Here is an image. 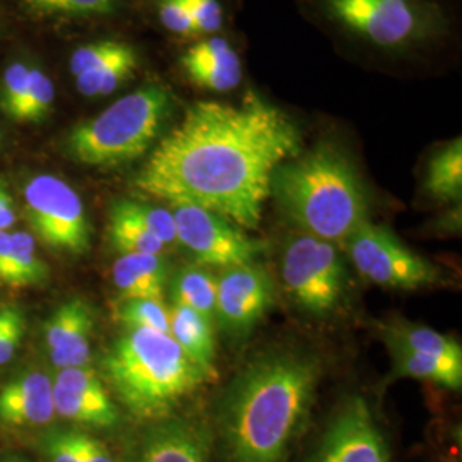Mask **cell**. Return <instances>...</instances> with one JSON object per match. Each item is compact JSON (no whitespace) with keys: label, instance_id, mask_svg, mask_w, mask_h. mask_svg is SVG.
Masks as SVG:
<instances>
[{"label":"cell","instance_id":"2","mask_svg":"<svg viewBox=\"0 0 462 462\" xmlns=\"http://www.w3.org/2000/svg\"><path fill=\"white\" fill-rule=\"evenodd\" d=\"M322 377L301 349L259 355L231 380L216 413L221 462H284L310 416Z\"/></svg>","mask_w":462,"mask_h":462},{"label":"cell","instance_id":"16","mask_svg":"<svg viewBox=\"0 0 462 462\" xmlns=\"http://www.w3.org/2000/svg\"><path fill=\"white\" fill-rule=\"evenodd\" d=\"M53 416V383L42 372L24 374L0 391V423L4 425H45Z\"/></svg>","mask_w":462,"mask_h":462},{"label":"cell","instance_id":"33","mask_svg":"<svg viewBox=\"0 0 462 462\" xmlns=\"http://www.w3.org/2000/svg\"><path fill=\"white\" fill-rule=\"evenodd\" d=\"M23 334V314L17 309H0V365L9 364L14 358Z\"/></svg>","mask_w":462,"mask_h":462},{"label":"cell","instance_id":"9","mask_svg":"<svg viewBox=\"0 0 462 462\" xmlns=\"http://www.w3.org/2000/svg\"><path fill=\"white\" fill-rule=\"evenodd\" d=\"M343 28L383 49L420 42L431 30L429 11L418 0H320Z\"/></svg>","mask_w":462,"mask_h":462},{"label":"cell","instance_id":"29","mask_svg":"<svg viewBox=\"0 0 462 462\" xmlns=\"http://www.w3.org/2000/svg\"><path fill=\"white\" fill-rule=\"evenodd\" d=\"M120 202L125 208V211L133 216L134 219H137L144 228H148L165 247L179 244L177 226L171 211L129 199H124Z\"/></svg>","mask_w":462,"mask_h":462},{"label":"cell","instance_id":"10","mask_svg":"<svg viewBox=\"0 0 462 462\" xmlns=\"http://www.w3.org/2000/svg\"><path fill=\"white\" fill-rule=\"evenodd\" d=\"M177 238L199 264L230 269L254 264L264 245L223 216L187 204H171Z\"/></svg>","mask_w":462,"mask_h":462},{"label":"cell","instance_id":"28","mask_svg":"<svg viewBox=\"0 0 462 462\" xmlns=\"http://www.w3.org/2000/svg\"><path fill=\"white\" fill-rule=\"evenodd\" d=\"M38 16H105L116 9V0H21Z\"/></svg>","mask_w":462,"mask_h":462},{"label":"cell","instance_id":"24","mask_svg":"<svg viewBox=\"0 0 462 462\" xmlns=\"http://www.w3.org/2000/svg\"><path fill=\"white\" fill-rule=\"evenodd\" d=\"M137 66H139L137 53L129 45L112 60L76 76V88L83 97L88 98L112 95L127 79L133 78Z\"/></svg>","mask_w":462,"mask_h":462},{"label":"cell","instance_id":"7","mask_svg":"<svg viewBox=\"0 0 462 462\" xmlns=\"http://www.w3.org/2000/svg\"><path fill=\"white\" fill-rule=\"evenodd\" d=\"M23 215L49 247L83 255L91 247V228L79 194L55 175H36L23 189Z\"/></svg>","mask_w":462,"mask_h":462},{"label":"cell","instance_id":"27","mask_svg":"<svg viewBox=\"0 0 462 462\" xmlns=\"http://www.w3.org/2000/svg\"><path fill=\"white\" fill-rule=\"evenodd\" d=\"M118 320L127 329H149L170 334V312L163 301L149 298L124 300L118 309Z\"/></svg>","mask_w":462,"mask_h":462},{"label":"cell","instance_id":"13","mask_svg":"<svg viewBox=\"0 0 462 462\" xmlns=\"http://www.w3.org/2000/svg\"><path fill=\"white\" fill-rule=\"evenodd\" d=\"M55 414L95 429H114L120 420L116 402L93 368H62L53 385Z\"/></svg>","mask_w":462,"mask_h":462},{"label":"cell","instance_id":"12","mask_svg":"<svg viewBox=\"0 0 462 462\" xmlns=\"http://www.w3.org/2000/svg\"><path fill=\"white\" fill-rule=\"evenodd\" d=\"M274 303V282L257 263L225 269L216 288V319L236 337L247 336Z\"/></svg>","mask_w":462,"mask_h":462},{"label":"cell","instance_id":"30","mask_svg":"<svg viewBox=\"0 0 462 462\" xmlns=\"http://www.w3.org/2000/svg\"><path fill=\"white\" fill-rule=\"evenodd\" d=\"M53 99H55V89H53L51 79L43 70L32 69L28 95L19 110L17 122H38L45 118L49 116Z\"/></svg>","mask_w":462,"mask_h":462},{"label":"cell","instance_id":"39","mask_svg":"<svg viewBox=\"0 0 462 462\" xmlns=\"http://www.w3.org/2000/svg\"><path fill=\"white\" fill-rule=\"evenodd\" d=\"M11 254H13V236L9 231H0V280L4 278Z\"/></svg>","mask_w":462,"mask_h":462},{"label":"cell","instance_id":"20","mask_svg":"<svg viewBox=\"0 0 462 462\" xmlns=\"http://www.w3.org/2000/svg\"><path fill=\"white\" fill-rule=\"evenodd\" d=\"M394 377L396 379L429 380L440 383L447 389L461 391L462 358H448L437 355L414 353L399 347H389Z\"/></svg>","mask_w":462,"mask_h":462},{"label":"cell","instance_id":"25","mask_svg":"<svg viewBox=\"0 0 462 462\" xmlns=\"http://www.w3.org/2000/svg\"><path fill=\"white\" fill-rule=\"evenodd\" d=\"M108 236L114 247L122 254H154L162 255L165 245L137 219L125 211L118 200L110 209L108 219Z\"/></svg>","mask_w":462,"mask_h":462},{"label":"cell","instance_id":"38","mask_svg":"<svg viewBox=\"0 0 462 462\" xmlns=\"http://www.w3.org/2000/svg\"><path fill=\"white\" fill-rule=\"evenodd\" d=\"M16 223V215L13 208V200L9 198L7 190L0 183V231H7Z\"/></svg>","mask_w":462,"mask_h":462},{"label":"cell","instance_id":"23","mask_svg":"<svg viewBox=\"0 0 462 462\" xmlns=\"http://www.w3.org/2000/svg\"><path fill=\"white\" fill-rule=\"evenodd\" d=\"M425 190L440 202H456L462 196V141L454 139L429 163Z\"/></svg>","mask_w":462,"mask_h":462},{"label":"cell","instance_id":"22","mask_svg":"<svg viewBox=\"0 0 462 462\" xmlns=\"http://www.w3.org/2000/svg\"><path fill=\"white\" fill-rule=\"evenodd\" d=\"M216 288L217 280L200 265H187L177 273L171 284L173 305L187 307L208 322L216 320Z\"/></svg>","mask_w":462,"mask_h":462},{"label":"cell","instance_id":"36","mask_svg":"<svg viewBox=\"0 0 462 462\" xmlns=\"http://www.w3.org/2000/svg\"><path fill=\"white\" fill-rule=\"evenodd\" d=\"M192 23L199 33H216L223 24L219 0H185Z\"/></svg>","mask_w":462,"mask_h":462},{"label":"cell","instance_id":"32","mask_svg":"<svg viewBox=\"0 0 462 462\" xmlns=\"http://www.w3.org/2000/svg\"><path fill=\"white\" fill-rule=\"evenodd\" d=\"M127 47H129L127 43L116 42V40H103V42L84 45L81 49L76 50L70 57V62H69L70 72L74 76H79L86 70H91L95 67L112 60L114 57L120 55Z\"/></svg>","mask_w":462,"mask_h":462},{"label":"cell","instance_id":"4","mask_svg":"<svg viewBox=\"0 0 462 462\" xmlns=\"http://www.w3.org/2000/svg\"><path fill=\"white\" fill-rule=\"evenodd\" d=\"M116 396L137 420L162 421L204 383L215 380L194 364L170 334L127 329L105 355Z\"/></svg>","mask_w":462,"mask_h":462},{"label":"cell","instance_id":"18","mask_svg":"<svg viewBox=\"0 0 462 462\" xmlns=\"http://www.w3.org/2000/svg\"><path fill=\"white\" fill-rule=\"evenodd\" d=\"M166 271L162 255L154 254H122L114 264V282L124 300L149 298L163 301Z\"/></svg>","mask_w":462,"mask_h":462},{"label":"cell","instance_id":"6","mask_svg":"<svg viewBox=\"0 0 462 462\" xmlns=\"http://www.w3.org/2000/svg\"><path fill=\"white\" fill-rule=\"evenodd\" d=\"M281 280L303 310L324 315L332 312L345 295L346 269L334 244L305 233L286 244Z\"/></svg>","mask_w":462,"mask_h":462},{"label":"cell","instance_id":"1","mask_svg":"<svg viewBox=\"0 0 462 462\" xmlns=\"http://www.w3.org/2000/svg\"><path fill=\"white\" fill-rule=\"evenodd\" d=\"M300 149L295 122L255 95L240 105L198 101L151 152L135 187L257 230L276 170Z\"/></svg>","mask_w":462,"mask_h":462},{"label":"cell","instance_id":"21","mask_svg":"<svg viewBox=\"0 0 462 462\" xmlns=\"http://www.w3.org/2000/svg\"><path fill=\"white\" fill-rule=\"evenodd\" d=\"M380 334L387 347H399L414 353L462 358V347L454 337L437 332L427 326H418L404 320L383 324Z\"/></svg>","mask_w":462,"mask_h":462},{"label":"cell","instance_id":"3","mask_svg":"<svg viewBox=\"0 0 462 462\" xmlns=\"http://www.w3.org/2000/svg\"><path fill=\"white\" fill-rule=\"evenodd\" d=\"M280 206L307 235L345 245L370 221V204L362 177L334 144H319L276 170L271 185Z\"/></svg>","mask_w":462,"mask_h":462},{"label":"cell","instance_id":"5","mask_svg":"<svg viewBox=\"0 0 462 462\" xmlns=\"http://www.w3.org/2000/svg\"><path fill=\"white\" fill-rule=\"evenodd\" d=\"M171 108V95L160 84L139 88L105 112L72 129L70 156L81 165L112 168L143 156L154 143Z\"/></svg>","mask_w":462,"mask_h":462},{"label":"cell","instance_id":"15","mask_svg":"<svg viewBox=\"0 0 462 462\" xmlns=\"http://www.w3.org/2000/svg\"><path fill=\"white\" fill-rule=\"evenodd\" d=\"M131 462H211V439L194 421L166 418L143 437Z\"/></svg>","mask_w":462,"mask_h":462},{"label":"cell","instance_id":"8","mask_svg":"<svg viewBox=\"0 0 462 462\" xmlns=\"http://www.w3.org/2000/svg\"><path fill=\"white\" fill-rule=\"evenodd\" d=\"M365 280L383 288L418 290L444 282V273L406 247L385 226L364 223L343 245Z\"/></svg>","mask_w":462,"mask_h":462},{"label":"cell","instance_id":"26","mask_svg":"<svg viewBox=\"0 0 462 462\" xmlns=\"http://www.w3.org/2000/svg\"><path fill=\"white\" fill-rule=\"evenodd\" d=\"M13 236V254L7 269L0 282L11 288H28L40 284L49 278L47 265L36 255L33 235L26 231H14Z\"/></svg>","mask_w":462,"mask_h":462},{"label":"cell","instance_id":"11","mask_svg":"<svg viewBox=\"0 0 462 462\" xmlns=\"http://www.w3.org/2000/svg\"><path fill=\"white\" fill-rule=\"evenodd\" d=\"M309 462H391L385 435L365 397L341 402Z\"/></svg>","mask_w":462,"mask_h":462},{"label":"cell","instance_id":"35","mask_svg":"<svg viewBox=\"0 0 462 462\" xmlns=\"http://www.w3.org/2000/svg\"><path fill=\"white\" fill-rule=\"evenodd\" d=\"M160 19L168 32L180 36L198 34L185 0H160Z\"/></svg>","mask_w":462,"mask_h":462},{"label":"cell","instance_id":"31","mask_svg":"<svg viewBox=\"0 0 462 462\" xmlns=\"http://www.w3.org/2000/svg\"><path fill=\"white\" fill-rule=\"evenodd\" d=\"M30 76H32V69L23 62L11 64L4 74L0 108L4 110L5 116H11L13 120H17L19 110L28 95Z\"/></svg>","mask_w":462,"mask_h":462},{"label":"cell","instance_id":"17","mask_svg":"<svg viewBox=\"0 0 462 462\" xmlns=\"http://www.w3.org/2000/svg\"><path fill=\"white\" fill-rule=\"evenodd\" d=\"M182 66L189 79L204 89L230 91L242 81L238 53L225 38H209L187 50Z\"/></svg>","mask_w":462,"mask_h":462},{"label":"cell","instance_id":"37","mask_svg":"<svg viewBox=\"0 0 462 462\" xmlns=\"http://www.w3.org/2000/svg\"><path fill=\"white\" fill-rule=\"evenodd\" d=\"M79 444H81L84 462H116L112 457V452L95 437L79 431Z\"/></svg>","mask_w":462,"mask_h":462},{"label":"cell","instance_id":"34","mask_svg":"<svg viewBox=\"0 0 462 462\" xmlns=\"http://www.w3.org/2000/svg\"><path fill=\"white\" fill-rule=\"evenodd\" d=\"M50 462H84L79 431H55L45 440Z\"/></svg>","mask_w":462,"mask_h":462},{"label":"cell","instance_id":"14","mask_svg":"<svg viewBox=\"0 0 462 462\" xmlns=\"http://www.w3.org/2000/svg\"><path fill=\"white\" fill-rule=\"evenodd\" d=\"M95 329V314L81 298L62 303L45 326L50 360L55 366H86L91 358V334Z\"/></svg>","mask_w":462,"mask_h":462},{"label":"cell","instance_id":"40","mask_svg":"<svg viewBox=\"0 0 462 462\" xmlns=\"http://www.w3.org/2000/svg\"><path fill=\"white\" fill-rule=\"evenodd\" d=\"M0 462H30L26 461L24 457H19V456H9V457H5V459H2Z\"/></svg>","mask_w":462,"mask_h":462},{"label":"cell","instance_id":"19","mask_svg":"<svg viewBox=\"0 0 462 462\" xmlns=\"http://www.w3.org/2000/svg\"><path fill=\"white\" fill-rule=\"evenodd\" d=\"M170 336L194 364L216 377V341L211 322L187 307L173 305L170 310Z\"/></svg>","mask_w":462,"mask_h":462}]
</instances>
